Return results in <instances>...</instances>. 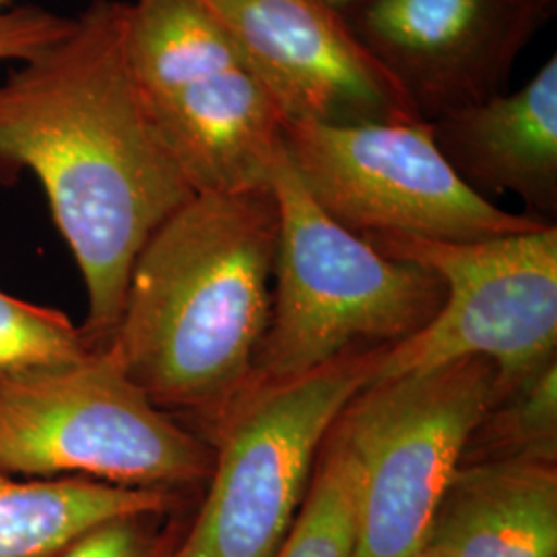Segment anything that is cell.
<instances>
[{"label": "cell", "mask_w": 557, "mask_h": 557, "mask_svg": "<svg viewBox=\"0 0 557 557\" xmlns=\"http://www.w3.org/2000/svg\"><path fill=\"white\" fill-rule=\"evenodd\" d=\"M557 465V359L494 395L465 444L460 465Z\"/></svg>", "instance_id": "15"}, {"label": "cell", "mask_w": 557, "mask_h": 557, "mask_svg": "<svg viewBox=\"0 0 557 557\" xmlns=\"http://www.w3.org/2000/svg\"><path fill=\"white\" fill-rule=\"evenodd\" d=\"M529 2H533L535 7H539V9H541L545 15H549V17L556 15L557 0H529Z\"/></svg>", "instance_id": "20"}, {"label": "cell", "mask_w": 557, "mask_h": 557, "mask_svg": "<svg viewBox=\"0 0 557 557\" xmlns=\"http://www.w3.org/2000/svg\"><path fill=\"white\" fill-rule=\"evenodd\" d=\"M128 59L197 195L271 188L285 119L202 0L131 2Z\"/></svg>", "instance_id": "5"}, {"label": "cell", "mask_w": 557, "mask_h": 557, "mask_svg": "<svg viewBox=\"0 0 557 557\" xmlns=\"http://www.w3.org/2000/svg\"><path fill=\"white\" fill-rule=\"evenodd\" d=\"M358 498V460L331 430L304 506L273 557H354Z\"/></svg>", "instance_id": "16"}, {"label": "cell", "mask_w": 557, "mask_h": 557, "mask_svg": "<svg viewBox=\"0 0 557 557\" xmlns=\"http://www.w3.org/2000/svg\"><path fill=\"white\" fill-rule=\"evenodd\" d=\"M277 242L271 188L199 193L135 260L106 349L161 411L199 423V436L252 386Z\"/></svg>", "instance_id": "2"}, {"label": "cell", "mask_w": 557, "mask_h": 557, "mask_svg": "<svg viewBox=\"0 0 557 557\" xmlns=\"http://www.w3.org/2000/svg\"><path fill=\"white\" fill-rule=\"evenodd\" d=\"M285 122L419 120L329 0H202Z\"/></svg>", "instance_id": "11"}, {"label": "cell", "mask_w": 557, "mask_h": 557, "mask_svg": "<svg viewBox=\"0 0 557 557\" xmlns=\"http://www.w3.org/2000/svg\"><path fill=\"white\" fill-rule=\"evenodd\" d=\"M496 395L485 358L368 384L333 432L358 460L354 557H409L425 543L465 444Z\"/></svg>", "instance_id": "7"}, {"label": "cell", "mask_w": 557, "mask_h": 557, "mask_svg": "<svg viewBox=\"0 0 557 557\" xmlns=\"http://www.w3.org/2000/svg\"><path fill=\"white\" fill-rule=\"evenodd\" d=\"M128 20L131 2L96 0L0 83V184L40 180L87 289L91 349L112 341L145 244L197 195L133 73Z\"/></svg>", "instance_id": "1"}, {"label": "cell", "mask_w": 557, "mask_h": 557, "mask_svg": "<svg viewBox=\"0 0 557 557\" xmlns=\"http://www.w3.org/2000/svg\"><path fill=\"white\" fill-rule=\"evenodd\" d=\"M7 2H9V0H0V13H2V7H4Z\"/></svg>", "instance_id": "23"}, {"label": "cell", "mask_w": 557, "mask_h": 557, "mask_svg": "<svg viewBox=\"0 0 557 557\" xmlns=\"http://www.w3.org/2000/svg\"><path fill=\"white\" fill-rule=\"evenodd\" d=\"M283 149L310 199L358 236L478 242L549 225L473 190L423 120L343 126L289 120Z\"/></svg>", "instance_id": "9"}, {"label": "cell", "mask_w": 557, "mask_h": 557, "mask_svg": "<svg viewBox=\"0 0 557 557\" xmlns=\"http://www.w3.org/2000/svg\"><path fill=\"white\" fill-rule=\"evenodd\" d=\"M215 450L126 376L110 349L0 379V471L184 494Z\"/></svg>", "instance_id": "4"}, {"label": "cell", "mask_w": 557, "mask_h": 557, "mask_svg": "<svg viewBox=\"0 0 557 557\" xmlns=\"http://www.w3.org/2000/svg\"><path fill=\"white\" fill-rule=\"evenodd\" d=\"M91 351L64 312L0 292V379Z\"/></svg>", "instance_id": "17"}, {"label": "cell", "mask_w": 557, "mask_h": 557, "mask_svg": "<svg viewBox=\"0 0 557 557\" xmlns=\"http://www.w3.org/2000/svg\"><path fill=\"white\" fill-rule=\"evenodd\" d=\"M425 545L446 557H557V465H460Z\"/></svg>", "instance_id": "13"}, {"label": "cell", "mask_w": 557, "mask_h": 557, "mask_svg": "<svg viewBox=\"0 0 557 557\" xmlns=\"http://www.w3.org/2000/svg\"><path fill=\"white\" fill-rule=\"evenodd\" d=\"M391 259L418 262L446 285L438 314L413 337L382 347L368 384L485 358L496 395L557 359V227L478 242L363 236Z\"/></svg>", "instance_id": "8"}, {"label": "cell", "mask_w": 557, "mask_h": 557, "mask_svg": "<svg viewBox=\"0 0 557 557\" xmlns=\"http://www.w3.org/2000/svg\"><path fill=\"white\" fill-rule=\"evenodd\" d=\"M73 17H62L36 4H23L0 13V60L32 59L41 48L62 38Z\"/></svg>", "instance_id": "19"}, {"label": "cell", "mask_w": 557, "mask_h": 557, "mask_svg": "<svg viewBox=\"0 0 557 557\" xmlns=\"http://www.w3.org/2000/svg\"><path fill=\"white\" fill-rule=\"evenodd\" d=\"M271 190L278 211L275 289L250 391L304 379L349 354L393 347L438 314L444 281L418 262L382 255L331 220L285 149Z\"/></svg>", "instance_id": "3"}, {"label": "cell", "mask_w": 557, "mask_h": 557, "mask_svg": "<svg viewBox=\"0 0 557 557\" xmlns=\"http://www.w3.org/2000/svg\"><path fill=\"white\" fill-rule=\"evenodd\" d=\"M430 128L442 156L479 195L515 193L529 218H556V54L515 94L450 112Z\"/></svg>", "instance_id": "12"}, {"label": "cell", "mask_w": 557, "mask_h": 557, "mask_svg": "<svg viewBox=\"0 0 557 557\" xmlns=\"http://www.w3.org/2000/svg\"><path fill=\"white\" fill-rule=\"evenodd\" d=\"M409 557H446L444 556V554H442V552H438V549H436V547H432V545H425V543H423V545H421V547H419L418 552H413V554H411V556Z\"/></svg>", "instance_id": "21"}, {"label": "cell", "mask_w": 557, "mask_h": 557, "mask_svg": "<svg viewBox=\"0 0 557 557\" xmlns=\"http://www.w3.org/2000/svg\"><path fill=\"white\" fill-rule=\"evenodd\" d=\"M329 2H331V4H333L337 11L343 13L347 7H351V4H354V2H358V0H329Z\"/></svg>", "instance_id": "22"}, {"label": "cell", "mask_w": 557, "mask_h": 557, "mask_svg": "<svg viewBox=\"0 0 557 557\" xmlns=\"http://www.w3.org/2000/svg\"><path fill=\"white\" fill-rule=\"evenodd\" d=\"M182 494L85 478L21 479L0 471V557H60L112 518L174 512Z\"/></svg>", "instance_id": "14"}, {"label": "cell", "mask_w": 557, "mask_h": 557, "mask_svg": "<svg viewBox=\"0 0 557 557\" xmlns=\"http://www.w3.org/2000/svg\"><path fill=\"white\" fill-rule=\"evenodd\" d=\"M343 17L423 122L502 96L552 20L529 0H358Z\"/></svg>", "instance_id": "10"}, {"label": "cell", "mask_w": 557, "mask_h": 557, "mask_svg": "<svg viewBox=\"0 0 557 557\" xmlns=\"http://www.w3.org/2000/svg\"><path fill=\"white\" fill-rule=\"evenodd\" d=\"M380 349L239 398L202 436L215 450L213 473L170 557L275 556L308 496L324 440L368 386Z\"/></svg>", "instance_id": "6"}, {"label": "cell", "mask_w": 557, "mask_h": 557, "mask_svg": "<svg viewBox=\"0 0 557 557\" xmlns=\"http://www.w3.org/2000/svg\"><path fill=\"white\" fill-rule=\"evenodd\" d=\"M172 512H145L106 520L77 539L60 557H170L178 535L163 531Z\"/></svg>", "instance_id": "18"}]
</instances>
